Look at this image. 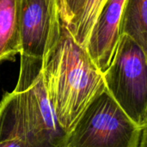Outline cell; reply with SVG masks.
Returning <instances> with one entry per match:
<instances>
[{"instance_id":"obj_1","label":"cell","mask_w":147,"mask_h":147,"mask_svg":"<svg viewBox=\"0 0 147 147\" xmlns=\"http://www.w3.org/2000/svg\"><path fill=\"white\" fill-rule=\"evenodd\" d=\"M44 76L53 110L66 134L95 98L106 90L103 73L64 24L44 65Z\"/></svg>"},{"instance_id":"obj_2","label":"cell","mask_w":147,"mask_h":147,"mask_svg":"<svg viewBox=\"0 0 147 147\" xmlns=\"http://www.w3.org/2000/svg\"><path fill=\"white\" fill-rule=\"evenodd\" d=\"M66 135L49 100L44 68L35 77L18 78L0 102V140L20 138L40 147H65Z\"/></svg>"},{"instance_id":"obj_3","label":"cell","mask_w":147,"mask_h":147,"mask_svg":"<svg viewBox=\"0 0 147 147\" xmlns=\"http://www.w3.org/2000/svg\"><path fill=\"white\" fill-rule=\"evenodd\" d=\"M141 129L106 90L67 134L65 147H139Z\"/></svg>"},{"instance_id":"obj_4","label":"cell","mask_w":147,"mask_h":147,"mask_svg":"<svg viewBox=\"0 0 147 147\" xmlns=\"http://www.w3.org/2000/svg\"><path fill=\"white\" fill-rule=\"evenodd\" d=\"M103 78L109 95L142 128L147 116V59L141 47L129 36H120Z\"/></svg>"},{"instance_id":"obj_5","label":"cell","mask_w":147,"mask_h":147,"mask_svg":"<svg viewBox=\"0 0 147 147\" xmlns=\"http://www.w3.org/2000/svg\"><path fill=\"white\" fill-rule=\"evenodd\" d=\"M61 28L58 0H22L19 78L34 77L43 70Z\"/></svg>"},{"instance_id":"obj_6","label":"cell","mask_w":147,"mask_h":147,"mask_svg":"<svg viewBox=\"0 0 147 147\" xmlns=\"http://www.w3.org/2000/svg\"><path fill=\"white\" fill-rule=\"evenodd\" d=\"M126 0H107L89 35L86 50L103 73L110 65L118 40Z\"/></svg>"},{"instance_id":"obj_7","label":"cell","mask_w":147,"mask_h":147,"mask_svg":"<svg viewBox=\"0 0 147 147\" xmlns=\"http://www.w3.org/2000/svg\"><path fill=\"white\" fill-rule=\"evenodd\" d=\"M21 18L22 0H0V62L20 53Z\"/></svg>"},{"instance_id":"obj_8","label":"cell","mask_w":147,"mask_h":147,"mask_svg":"<svg viewBox=\"0 0 147 147\" xmlns=\"http://www.w3.org/2000/svg\"><path fill=\"white\" fill-rule=\"evenodd\" d=\"M120 34L132 38L141 47L147 59V0H126Z\"/></svg>"},{"instance_id":"obj_9","label":"cell","mask_w":147,"mask_h":147,"mask_svg":"<svg viewBox=\"0 0 147 147\" xmlns=\"http://www.w3.org/2000/svg\"><path fill=\"white\" fill-rule=\"evenodd\" d=\"M107 0H85L76 22L68 28L75 40L85 48L90 31Z\"/></svg>"},{"instance_id":"obj_10","label":"cell","mask_w":147,"mask_h":147,"mask_svg":"<svg viewBox=\"0 0 147 147\" xmlns=\"http://www.w3.org/2000/svg\"><path fill=\"white\" fill-rule=\"evenodd\" d=\"M85 0H58L62 24L70 28L78 18Z\"/></svg>"},{"instance_id":"obj_11","label":"cell","mask_w":147,"mask_h":147,"mask_svg":"<svg viewBox=\"0 0 147 147\" xmlns=\"http://www.w3.org/2000/svg\"><path fill=\"white\" fill-rule=\"evenodd\" d=\"M0 147H40L28 143L20 138H13L0 140Z\"/></svg>"},{"instance_id":"obj_12","label":"cell","mask_w":147,"mask_h":147,"mask_svg":"<svg viewBox=\"0 0 147 147\" xmlns=\"http://www.w3.org/2000/svg\"><path fill=\"white\" fill-rule=\"evenodd\" d=\"M139 147H147V116L146 122L141 129V135Z\"/></svg>"}]
</instances>
